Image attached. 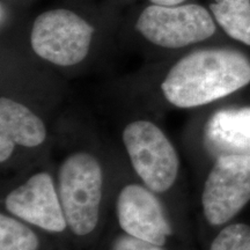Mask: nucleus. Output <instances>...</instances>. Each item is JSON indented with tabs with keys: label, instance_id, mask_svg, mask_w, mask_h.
Listing matches in <instances>:
<instances>
[{
	"label": "nucleus",
	"instance_id": "20e7f679",
	"mask_svg": "<svg viewBox=\"0 0 250 250\" xmlns=\"http://www.w3.org/2000/svg\"><path fill=\"white\" fill-rule=\"evenodd\" d=\"M95 28L76 12L56 8L35 19L30 45L41 59L61 67L83 62L89 54Z\"/></svg>",
	"mask_w": 250,
	"mask_h": 250
},
{
	"label": "nucleus",
	"instance_id": "1a4fd4ad",
	"mask_svg": "<svg viewBox=\"0 0 250 250\" xmlns=\"http://www.w3.org/2000/svg\"><path fill=\"white\" fill-rule=\"evenodd\" d=\"M203 140L214 159L232 154L250 156V107L215 111L206 122Z\"/></svg>",
	"mask_w": 250,
	"mask_h": 250
},
{
	"label": "nucleus",
	"instance_id": "f257e3e1",
	"mask_svg": "<svg viewBox=\"0 0 250 250\" xmlns=\"http://www.w3.org/2000/svg\"><path fill=\"white\" fill-rule=\"evenodd\" d=\"M250 83V61L234 49L190 52L168 70L161 83L166 101L179 109L208 104Z\"/></svg>",
	"mask_w": 250,
	"mask_h": 250
},
{
	"label": "nucleus",
	"instance_id": "f03ea898",
	"mask_svg": "<svg viewBox=\"0 0 250 250\" xmlns=\"http://www.w3.org/2000/svg\"><path fill=\"white\" fill-rule=\"evenodd\" d=\"M56 183L70 232L78 237L92 235L100 225L104 198L100 159L83 149L70 153L59 166Z\"/></svg>",
	"mask_w": 250,
	"mask_h": 250
},
{
	"label": "nucleus",
	"instance_id": "423d86ee",
	"mask_svg": "<svg viewBox=\"0 0 250 250\" xmlns=\"http://www.w3.org/2000/svg\"><path fill=\"white\" fill-rule=\"evenodd\" d=\"M250 201V156L215 158L202 192L203 213L212 226L227 224Z\"/></svg>",
	"mask_w": 250,
	"mask_h": 250
},
{
	"label": "nucleus",
	"instance_id": "4468645a",
	"mask_svg": "<svg viewBox=\"0 0 250 250\" xmlns=\"http://www.w3.org/2000/svg\"><path fill=\"white\" fill-rule=\"evenodd\" d=\"M110 250H167L165 246H159L145 240L138 239L126 233H121L112 240Z\"/></svg>",
	"mask_w": 250,
	"mask_h": 250
},
{
	"label": "nucleus",
	"instance_id": "9d476101",
	"mask_svg": "<svg viewBox=\"0 0 250 250\" xmlns=\"http://www.w3.org/2000/svg\"><path fill=\"white\" fill-rule=\"evenodd\" d=\"M0 133L6 134L18 147L33 149L48 139L45 122L24 103L8 96L0 99Z\"/></svg>",
	"mask_w": 250,
	"mask_h": 250
},
{
	"label": "nucleus",
	"instance_id": "39448f33",
	"mask_svg": "<svg viewBox=\"0 0 250 250\" xmlns=\"http://www.w3.org/2000/svg\"><path fill=\"white\" fill-rule=\"evenodd\" d=\"M136 29L156 46L182 49L213 36L215 23L208 9L201 5L151 4L139 14Z\"/></svg>",
	"mask_w": 250,
	"mask_h": 250
},
{
	"label": "nucleus",
	"instance_id": "6e6552de",
	"mask_svg": "<svg viewBox=\"0 0 250 250\" xmlns=\"http://www.w3.org/2000/svg\"><path fill=\"white\" fill-rule=\"evenodd\" d=\"M122 232L154 245L166 246L174 234L160 195L142 182L124 184L115 203Z\"/></svg>",
	"mask_w": 250,
	"mask_h": 250
},
{
	"label": "nucleus",
	"instance_id": "dca6fc26",
	"mask_svg": "<svg viewBox=\"0 0 250 250\" xmlns=\"http://www.w3.org/2000/svg\"><path fill=\"white\" fill-rule=\"evenodd\" d=\"M186 0H149L151 4L154 5H162V6H174L184 4Z\"/></svg>",
	"mask_w": 250,
	"mask_h": 250
},
{
	"label": "nucleus",
	"instance_id": "0eeeda50",
	"mask_svg": "<svg viewBox=\"0 0 250 250\" xmlns=\"http://www.w3.org/2000/svg\"><path fill=\"white\" fill-rule=\"evenodd\" d=\"M5 211L42 232L62 234L68 229L56 180L41 170L6 195Z\"/></svg>",
	"mask_w": 250,
	"mask_h": 250
},
{
	"label": "nucleus",
	"instance_id": "7ed1b4c3",
	"mask_svg": "<svg viewBox=\"0 0 250 250\" xmlns=\"http://www.w3.org/2000/svg\"><path fill=\"white\" fill-rule=\"evenodd\" d=\"M122 142L144 186L158 195L173 189L180 176V154L158 124L146 118L131 121L122 131Z\"/></svg>",
	"mask_w": 250,
	"mask_h": 250
},
{
	"label": "nucleus",
	"instance_id": "f8f14e48",
	"mask_svg": "<svg viewBox=\"0 0 250 250\" xmlns=\"http://www.w3.org/2000/svg\"><path fill=\"white\" fill-rule=\"evenodd\" d=\"M37 228L7 212L0 214V250H40Z\"/></svg>",
	"mask_w": 250,
	"mask_h": 250
},
{
	"label": "nucleus",
	"instance_id": "9b49d317",
	"mask_svg": "<svg viewBox=\"0 0 250 250\" xmlns=\"http://www.w3.org/2000/svg\"><path fill=\"white\" fill-rule=\"evenodd\" d=\"M210 11L228 36L250 46V0H214Z\"/></svg>",
	"mask_w": 250,
	"mask_h": 250
},
{
	"label": "nucleus",
	"instance_id": "2eb2a0df",
	"mask_svg": "<svg viewBox=\"0 0 250 250\" xmlns=\"http://www.w3.org/2000/svg\"><path fill=\"white\" fill-rule=\"evenodd\" d=\"M17 147V144L8 136L0 133V162L1 165L7 164L13 158Z\"/></svg>",
	"mask_w": 250,
	"mask_h": 250
},
{
	"label": "nucleus",
	"instance_id": "ddd939ff",
	"mask_svg": "<svg viewBox=\"0 0 250 250\" xmlns=\"http://www.w3.org/2000/svg\"><path fill=\"white\" fill-rule=\"evenodd\" d=\"M210 250H250V226L247 224L228 225L214 237Z\"/></svg>",
	"mask_w": 250,
	"mask_h": 250
}]
</instances>
